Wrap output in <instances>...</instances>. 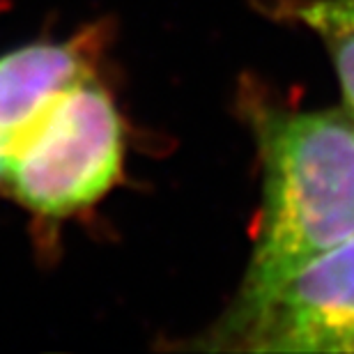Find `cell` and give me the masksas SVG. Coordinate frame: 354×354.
<instances>
[{
    "label": "cell",
    "instance_id": "obj_1",
    "mask_svg": "<svg viewBox=\"0 0 354 354\" xmlns=\"http://www.w3.org/2000/svg\"><path fill=\"white\" fill-rule=\"evenodd\" d=\"M265 203L237 304L265 297L354 237V120L336 111L269 115L260 127Z\"/></svg>",
    "mask_w": 354,
    "mask_h": 354
},
{
    "label": "cell",
    "instance_id": "obj_2",
    "mask_svg": "<svg viewBox=\"0 0 354 354\" xmlns=\"http://www.w3.org/2000/svg\"><path fill=\"white\" fill-rule=\"evenodd\" d=\"M118 109L92 74L58 92L12 138L3 177L14 198L44 216L97 203L122 171Z\"/></svg>",
    "mask_w": 354,
    "mask_h": 354
},
{
    "label": "cell",
    "instance_id": "obj_3",
    "mask_svg": "<svg viewBox=\"0 0 354 354\" xmlns=\"http://www.w3.org/2000/svg\"><path fill=\"white\" fill-rule=\"evenodd\" d=\"M221 338L256 352H354V237L235 304Z\"/></svg>",
    "mask_w": 354,
    "mask_h": 354
},
{
    "label": "cell",
    "instance_id": "obj_4",
    "mask_svg": "<svg viewBox=\"0 0 354 354\" xmlns=\"http://www.w3.org/2000/svg\"><path fill=\"white\" fill-rule=\"evenodd\" d=\"M90 76L83 44L19 46L0 55V136L10 140L65 88Z\"/></svg>",
    "mask_w": 354,
    "mask_h": 354
},
{
    "label": "cell",
    "instance_id": "obj_5",
    "mask_svg": "<svg viewBox=\"0 0 354 354\" xmlns=\"http://www.w3.org/2000/svg\"><path fill=\"white\" fill-rule=\"evenodd\" d=\"M297 17L327 44L354 113V0H310L297 7Z\"/></svg>",
    "mask_w": 354,
    "mask_h": 354
},
{
    "label": "cell",
    "instance_id": "obj_6",
    "mask_svg": "<svg viewBox=\"0 0 354 354\" xmlns=\"http://www.w3.org/2000/svg\"><path fill=\"white\" fill-rule=\"evenodd\" d=\"M7 152H10V140H5L0 136V177H3V168H5V161H7Z\"/></svg>",
    "mask_w": 354,
    "mask_h": 354
}]
</instances>
